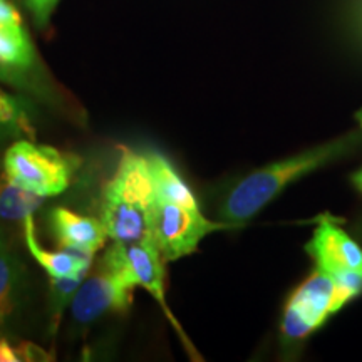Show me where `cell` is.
Returning <instances> with one entry per match:
<instances>
[{
    "instance_id": "1",
    "label": "cell",
    "mask_w": 362,
    "mask_h": 362,
    "mask_svg": "<svg viewBox=\"0 0 362 362\" xmlns=\"http://www.w3.org/2000/svg\"><path fill=\"white\" fill-rule=\"evenodd\" d=\"M361 141V133L354 131L252 171L226 193L218 211L221 221L243 225L275 200L285 188L351 155Z\"/></svg>"
},
{
    "instance_id": "2",
    "label": "cell",
    "mask_w": 362,
    "mask_h": 362,
    "mask_svg": "<svg viewBox=\"0 0 362 362\" xmlns=\"http://www.w3.org/2000/svg\"><path fill=\"white\" fill-rule=\"evenodd\" d=\"M156 187L148 155L124 149L104 188L101 221L112 242L134 243L151 235Z\"/></svg>"
},
{
    "instance_id": "3",
    "label": "cell",
    "mask_w": 362,
    "mask_h": 362,
    "mask_svg": "<svg viewBox=\"0 0 362 362\" xmlns=\"http://www.w3.org/2000/svg\"><path fill=\"white\" fill-rule=\"evenodd\" d=\"M138 285L131 279L119 242H112L72 298V317L79 324H90L106 314H124L133 305Z\"/></svg>"
},
{
    "instance_id": "4",
    "label": "cell",
    "mask_w": 362,
    "mask_h": 362,
    "mask_svg": "<svg viewBox=\"0 0 362 362\" xmlns=\"http://www.w3.org/2000/svg\"><path fill=\"white\" fill-rule=\"evenodd\" d=\"M79 160L52 146L17 139L4 155V175L40 197H57L71 187Z\"/></svg>"
},
{
    "instance_id": "5",
    "label": "cell",
    "mask_w": 362,
    "mask_h": 362,
    "mask_svg": "<svg viewBox=\"0 0 362 362\" xmlns=\"http://www.w3.org/2000/svg\"><path fill=\"white\" fill-rule=\"evenodd\" d=\"M339 312L336 302V279L315 269L292 296L284 309L280 336L284 347L298 346Z\"/></svg>"
},
{
    "instance_id": "6",
    "label": "cell",
    "mask_w": 362,
    "mask_h": 362,
    "mask_svg": "<svg viewBox=\"0 0 362 362\" xmlns=\"http://www.w3.org/2000/svg\"><path fill=\"white\" fill-rule=\"evenodd\" d=\"M238 226L242 225L211 221L200 208H187L175 203L156 200L151 211V235L166 262H175L197 252L206 235Z\"/></svg>"
},
{
    "instance_id": "7",
    "label": "cell",
    "mask_w": 362,
    "mask_h": 362,
    "mask_svg": "<svg viewBox=\"0 0 362 362\" xmlns=\"http://www.w3.org/2000/svg\"><path fill=\"white\" fill-rule=\"evenodd\" d=\"M37 74V52L21 13L8 0H0V81L29 86Z\"/></svg>"
},
{
    "instance_id": "8",
    "label": "cell",
    "mask_w": 362,
    "mask_h": 362,
    "mask_svg": "<svg viewBox=\"0 0 362 362\" xmlns=\"http://www.w3.org/2000/svg\"><path fill=\"white\" fill-rule=\"evenodd\" d=\"M307 255L315 269L337 277L342 274H362V247L346 230L330 220H320L305 243Z\"/></svg>"
},
{
    "instance_id": "9",
    "label": "cell",
    "mask_w": 362,
    "mask_h": 362,
    "mask_svg": "<svg viewBox=\"0 0 362 362\" xmlns=\"http://www.w3.org/2000/svg\"><path fill=\"white\" fill-rule=\"evenodd\" d=\"M121 248H123V260L126 270H128L131 279L134 280V284L138 287L146 288L149 296L160 304L163 312L170 319V322L175 325L176 332L183 337L185 346L188 349H192L187 336L181 330L178 320L171 314L168 302H166V260L163 259L153 235H148V237H144L143 240L134 243H121Z\"/></svg>"
},
{
    "instance_id": "10",
    "label": "cell",
    "mask_w": 362,
    "mask_h": 362,
    "mask_svg": "<svg viewBox=\"0 0 362 362\" xmlns=\"http://www.w3.org/2000/svg\"><path fill=\"white\" fill-rule=\"evenodd\" d=\"M49 226L62 250H78L96 255L110 238L101 220L74 214L61 206L51 211Z\"/></svg>"
},
{
    "instance_id": "11",
    "label": "cell",
    "mask_w": 362,
    "mask_h": 362,
    "mask_svg": "<svg viewBox=\"0 0 362 362\" xmlns=\"http://www.w3.org/2000/svg\"><path fill=\"white\" fill-rule=\"evenodd\" d=\"M24 223V238L29 248L30 255L35 262L47 272L49 277H71L76 274H86L93 267L94 255L93 253L78 252V250H59L49 252L40 247L37 237H35V226L33 215L27 216L22 221Z\"/></svg>"
},
{
    "instance_id": "12",
    "label": "cell",
    "mask_w": 362,
    "mask_h": 362,
    "mask_svg": "<svg viewBox=\"0 0 362 362\" xmlns=\"http://www.w3.org/2000/svg\"><path fill=\"white\" fill-rule=\"evenodd\" d=\"M148 158L149 165H151L153 178H155L158 202L175 203V205L187 208H200V203L194 198L192 189L165 156L160 153H151Z\"/></svg>"
},
{
    "instance_id": "13",
    "label": "cell",
    "mask_w": 362,
    "mask_h": 362,
    "mask_svg": "<svg viewBox=\"0 0 362 362\" xmlns=\"http://www.w3.org/2000/svg\"><path fill=\"white\" fill-rule=\"evenodd\" d=\"M35 134L37 129L27 104L0 88V143L8 139H35Z\"/></svg>"
},
{
    "instance_id": "14",
    "label": "cell",
    "mask_w": 362,
    "mask_h": 362,
    "mask_svg": "<svg viewBox=\"0 0 362 362\" xmlns=\"http://www.w3.org/2000/svg\"><path fill=\"white\" fill-rule=\"evenodd\" d=\"M44 203V197L19 187L6 175L0 176V216L4 220L24 221Z\"/></svg>"
},
{
    "instance_id": "15",
    "label": "cell",
    "mask_w": 362,
    "mask_h": 362,
    "mask_svg": "<svg viewBox=\"0 0 362 362\" xmlns=\"http://www.w3.org/2000/svg\"><path fill=\"white\" fill-rule=\"evenodd\" d=\"M17 274L11 257L0 247V324L12 314L16 305Z\"/></svg>"
},
{
    "instance_id": "16",
    "label": "cell",
    "mask_w": 362,
    "mask_h": 362,
    "mask_svg": "<svg viewBox=\"0 0 362 362\" xmlns=\"http://www.w3.org/2000/svg\"><path fill=\"white\" fill-rule=\"evenodd\" d=\"M86 275H88V272L71 275V277H51V309L56 319L61 317L66 305L72 302Z\"/></svg>"
},
{
    "instance_id": "17",
    "label": "cell",
    "mask_w": 362,
    "mask_h": 362,
    "mask_svg": "<svg viewBox=\"0 0 362 362\" xmlns=\"http://www.w3.org/2000/svg\"><path fill=\"white\" fill-rule=\"evenodd\" d=\"M59 0H24L25 7L29 8L30 13H33L34 21L37 22V25L44 27L51 21V16L56 8Z\"/></svg>"
},
{
    "instance_id": "18",
    "label": "cell",
    "mask_w": 362,
    "mask_h": 362,
    "mask_svg": "<svg viewBox=\"0 0 362 362\" xmlns=\"http://www.w3.org/2000/svg\"><path fill=\"white\" fill-rule=\"evenodd\" d=\"M17 352H19L21 361H49L51 357L45 351L40 349L33 342H21L17 344Z\"/></svg>"
},
{
    "instance_id": "19",
    "label": "cell",
    "mask_w": 362,
    "mask_h": 362,
    "mask_svg": "<svg viewBox=\"0 0 362 362\" xmlns=\"http://www.w3.org/2000/svg\"><path fill=\"white\" fill-rule=\"evenodd\" d=\"M21 356L17 347L12 346L7 339H0V362H19Z\"/></svg>"
},
{
    "instance_id": "20",
    "label": "cell",
    "mask_w": 362,
    "mask_h": 362,
    "mask_svg": "<svg viewBox=\"0 0 362 362\" xmlns=\"http://www.w3.org/2000/svg\"><path fill=\"white\" fill-rule=\"evenodd\" d=\"M352 183H354V187L362 193V168L352 175Z\"/></svg>"
},
{
    "instance_id": "21",
    "label": "cell",
    "mask_w": 362,
    "mask_h": 362,
    "mask_svg": "<svg viewBox=\"0 0 362 362\" xmlns=\"http://www.w3.org/2000/svg\"><path fill=\"white\" fill-rule=\"evenodd\" d=\"M357 121H359V124H361V129H362V110L357 112Z\"/></svg>"
}]
</instances>
